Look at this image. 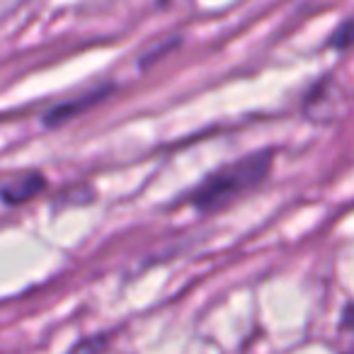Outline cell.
I'll use <instances>...</instances> for the list:
<instances>
[{"label": "cell", "instance_id": "6da1fadb", "mask_svg": "<svg viewBox=\"0 0 354 354\" xmlns=\"http://www.w3.org/2000/svg\"><path fill=\"white\" fill-rule=\"evenodd\" d=\"M270 167H272V151L250 153L243 160L226 165L214 172V175H209L199 185L197 192L192 194V204L204 214L218 212V209L236 202L238 197H243L245 192L255 189L267 177Z\"/></svg>", "mask_w": 354, "mask_h": 354}, {"label": "cell", "instance_id": "7a4b0ae2", "mask_svg": "<svg viewBox=\"0 0 354 354\" xmlns=\"http://www.w3.org/2000/svg\"><path fill=\"white\" fill-rule=\"evenodd\" d=\"M46 187L44 175L39 172H25L20 177H12L10 183H6L0 187V197L6 204H25L30 199H35L41 189Z\"/></svg>", "mask_w": 354, "mask_h": 354}, {"label": "cell", "instance_id": "3957f363", "mask_svg": "<svg viewBox=\"0 0 354 354\" xmlns=\"http://www.w3.org/2000/svg\"><path fill=\"white\" fill-rule=\"evenodd\" d=\"M107 93H109V88L107 90H95V93L85 95V97H80V100H71V102L59 104V107L51 109V112L46 114L44 122L49 124V127H59V124H66L68 119H73L78 112H83V109L93 107L95 102H100V100H102Z\"/></svg>", "mask_w": 354, "mask_h": 354}, {"label": "cell", "instance_id": "277c9868", "mask_svg": "<svg viewBox=\"0 0 354 354\" xmlns=\"http://www.w3.org/2000/svg\"><path fill=\"white\" fill-rule=\"evenodd\" d=\"M352 44H354V20H347V22H342L339 30L333 35L330 46H335V49H349Z\"/></svg>", "mask_w": 354, "mask_h": 354}, {"label": "cell", "instance_id": "5b68a950", "mask_svg": "<svg viewBox=\"0 0 354 354\" xmlns=\"http://www.w3.org/2000/svg\"><path fill=\"white\" fill-rule=\"evenodd\" d=\"M22 3H25V0H0V20H6V17L10 15L12 10H17Z\"/></svg>", "mask_w": 354, "mask_h": 354}, {"label": "cell", "instance_id": "8992f818", "mask_svg": "<svg viewBox=\"0 0 354 354\" xmlns=\"http://www.w3.org/2000/svg\"><path fill=\"white\" fill-rule=\"evenodd\" d=\"M344 325H352L354 328V306H349V308L344 310Z\"/></svg>", "mask_w": 354, "mask_h": 354}]
</instances>
